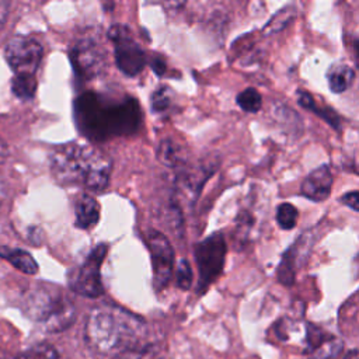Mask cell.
Segmentation results:
<instances>
[{
  "instance_id": "ba28073f",
  "label": "cell",
  "mask_w": 359,
  "mask_h": 359,
  "mask_svg": "<svg viewBox=\"0 0 359 359\" xmlns=\"http://www.w3.org/2000/svg\"><path fill=\"white\" fill-rule=\"evenodd\" d=\"M70 62L77 77L91 80L107 69V52L93 38H81L70 48Z\"/></svg>"
},
{
  "instance_id": "603a6c76",
  "label": "cell",
  "mask_w": 359,
  "mask_h": 359,
  "mask_svg": "<svg viewBox=\"0 0 359 359\" xmlns=\"http://www.w3.org/2000/svg\"><path fill=\"white\" fill-rule=\"evenodd\" d=\"M57 358H59V353L52 345L41 344L28 349L27 352L20 355L17 359H57Z\"/></svg>"
},
{
  "instance_id": "f1b7e54d",
  "label": "cell",
  "mask_w": 359,
  "mask_h": 359,
  "mask_svg": "<svg viewBox=\"0 0 359 359\" xmlns=\"http://www.w3.org/2000/svg\"><path fill=\"white\" fill-rule=\"evenodd\" d=\"M7 156H8L7 144H6V142L0 137V164H3V163L7 160Z\"/></svg>"
},
{
  "instance_id": "cb8c5ba5",
  "label": "cell",
  "mask_w": 359,
  "mask_h": 359,
  "mask_svg": "<svg viewBox=\"0 0 359 359\" xmlns=\"http://www.w3.org/2000/svg\"><path fill=\"white\" fill-rule=\"evenodd\" d=\"M192 285V269L188 259L181 258L177 265V286L182 290H188Z\"/></svg>"
},
{
  "instance_id": "30bf717a",
  "label": "cell",
  "mask_w": 359,
  "mask_h": 359,
  "mask_svg": "<svg viewBox=\"0 0 359 359\" xmlns=\"http://www.w3.org/2000/svg\"><path fill=\"white\" fill-rule=\"evenodd\" d=\"M151 257L153 283L156 290H161L170 280L174 264V250L168 238L157 230H149L144 236Z\"/></svg>"
},
{
  "instance_id": "52a82bcc",
  "label": "cell",
  "mask_w": 359,
  "mask_h": 359,
  "mask_svg": "<svg viewBox=\"0 0 359 359\" xmlns=\"http://www.w3.org/2000/svg\"><path fill=\"white\" fill-rule=\"evenodd\" d=\"M108 38L114 42L118 69L129 77L137 76L146 65V52L132 38L129 29L122 25H112L108 31Z\"/></svg>"
},
{
  "instance_id": "9a60e30c",
  "label": "cell",
  "mask_w": 359,
  "mask_h": 359,
  "mask_svg": "<svg viewBox=\"0 0 359 359\" xmlns=\"http://www.w3.org/2000/svg\"><path fill=\"white\" fill-rule=\"evenodd\" d=\"M297 102L304 109H309L313 114L318 115L321 119H324L332 129H335V130L341 129V119H339V115L337 114V111H334L332 108H330L327 105L325 107H318L310 93L299 90L297 91Z\"/></svg>"
},
{
  "instance_id": "8992f818",
  "label": "cell",
  "mask_w": 359,
  "mask_h": 359,
  "mask_svg": "<svg viewBox=\"0 0 359 359\" xmlns=\"http://www.w3.org/2000/svg\"><path fill=\"white\" fill-rule=\"evenodd\" d=\"M108 245L101 243L97 244L91 252L87 255L83 264L73 268L67 275L69 287L84 297H100L104 293V286L101 280V264L107 255Z\"/></svg>"
},
{
  "instance_id": "ffe728a7",
  "label": "cell",
  "mask_w": 359,
  "mask_h": 359,
  "mask_svg": "<svg viewBox=\"0 0 359 359\" xmlns=\"http://www.w3.org/2000/svg\"><path fill=\"white\" fill-rule=\"evenodd\" d=\"M236 102L244 112L255 114L262 107V97L258 90H255L254 87H248L237 94Z\"/></svg>"
},
{
  "instance_id": "9c48e42d",
  "label": "cell",
  "mask_w": 359,
  "mask_h": 359,
  "mask_svg": "<svg viewBox=\"0 0 359 359\" xmlns=\"http://www.w3.org/2000/svg\"><path fill=\"white\" fill-rule=\"evenodd\" d=\"M6 60L15 74H35L42 60L43 48L28 35H14L6 45Z\"/></svg>"
},
{
  "instance_id": "4316f807",
  "label": "cell",
  "mask_w": 359,
  "mask_h": 359,
  "mask_svg": "<svg viewBox=\"0 0 359 359\" xmlns=\"http://www.w3.org/2000/svg\"><path fill=\"white\" fill-rule=\"evenodd\" d=\"M150 67L153 69V72L157 74V76H163L165 73V69H167V65H165V60L160 56H153V59L150 60Z\"/></svg>"
},
{
  "instance_id": "d6986e66",
  "label": "cell",
  "mask_w": 359,
  "mask_h": 359,
  "mask_svg": "<svg viewBox=\"0 0 359 359\" xmlns=\"http://www.w3.org/2000/svg\"><path fill=\"white\" fill-rule=\"evenodd\" d=\"M36 86L35 74H15L11 81L13 94L24 101H28L35 95Z\"/></svg>"
},
{
  "instance_id": "3957f363",
  "label": "cell",
  "mask_w": 359,
  "mask_h": 359,
  "mask_svg": "<svg viewBox=\"0 0 359 359\" xmlns=\"http://www.w3.org/2000/svg\"><path fill=\"white\" fill-rule=\"evenodd\" d=\"M143 323L133 314L115 307H95L86 324V339L90 348L102 353H123L136 346Z\"/></svg>"
},
{
  "instance_id": "f546056e",
  "label": "cell",
  "mask_w": 359,
  "mask_h": 359,
  "mask_svg": "<svg viewBox=\"0 0 359 359\" xmlns=\"http://www.w3.org/2000/svg\"><path fill=\"white\" fill-rule=\"evenodd\" d=\"M339 359H358V351L356 349H351V351H348L342 358H339Z\"/></svg>"
},
{
  "instance_id": "7a4b0ae2",
  "label": "cell",
  "mask_w": 359,
  "mask_h": 359,
  "mask_svg": "<svg viewBox=\"0 0 359 359\" xmlns=\"http://www.w3.org/2000/svg\"><path fill=\"white\" fill-rule=\"evenodd\" d=\"M50 171L62 184H81L101 192L109 184L111 160L90 144L72 142L53 149L49 157Z\"/></svg>"
},
{
  "instance_id": "277c9868",
  "label": "cell",
  "mask_w": 359,
  "mask_h": 359,
  "mask_svg": "<svg viewBox=\"0 0 359 359\" xmlns=\"http://www.w3.org/2000/svg\"><path fill=\"white\" fill-rule=\"evenodd\" d=\"M24 310L49 332L66 330L76 318L74 304L57 287L46 285L36 286L27 293Z\"/></svg>"
},
{
  "instance_id": "5bb4252c",
  "label": "cell",
  "mask_w": 359,
  "mask_h": 359,
  "mask_svg": "<svg viewBox=\"0 0 359 359\" xmlns=\"http://www.w3.org/2000/svg\"><path fill=\"white\" fill-rule=\"evenodd\" d=\"M327 83L332 93L341 94L346 91L355 81V70L345 63H334L327 70Z\"/></svg>"
},
{
  "instance_id": "d4e9b609",
  "label": "cell",
  "mask_w": 359,
  "mask_h": 359,
  "mask_svg": "<svg viewBox=\"0 0 359 359\" xmlns=\"http://www.w3.org/2000/svg\"><path fill=\"white\" fill-rule=\"evenodd\" d=\"M255 223V219L254 216L251 215V212L248 210H243L238 217H237V226H238V231H243L244 234H248L251 227L254 226Z\"/></svg>"
},
{
  "instance_id": "2e32d148",
  "label": "cell",
  "mask_w": 359,
  "mask_h": 359,
  "mask_svg": "<svg viewBox=\"0 0 359 359\" xmlns=\"http://www.w3.org/2000/svg\"><path fill=\"white\" fill-rule=\"evenodd\" d=\"M157 158L160 160L161 164L174 170H178L187 164V158L182 147L175 142H172L171 139H164L160 142L157 149Z\"/></svg>"
},
{
  "instance_id": "484cf974",
  "label": "cell",
  "mask_w": 359,
  "mask_h": 359,
  "mask_svg": "<svg viewBox=\"0 0 359 359\" xmlns=\"http://www.w3.org/2000/svg\"><path fill=\"white\" fill-rule=\"evenodd\" d=\"M341 202L344 205H346L348 208H351L353 212H359V194L358 191H351V192H346L342 195L341 198Z\"/></svg>"
},
{
  "instance_id": "83f0119b",
  "label": "cell",
  "mask_w": 359,
  "mask_h": 359,
  "mask_svg": "<svg viewBox=\"0 0 359 359\" xmlns=\"http://www.w3.org/2000/svg\"><path fill=\"white\" fill-rule=\"evenodd\" d=\"M8 8H10V4H8L7 1H1V0H0V31L3 29L6 21H7Z\"/></svg>"
},
{
  "instance_id": "5b68a950",
  "label": "cell",
  "mask_w": 359,
  "mask_h": 359,
  "mask_svg": "<svg viewBox=\"0 0 359 359\" xmlns=\"http://www.w3.org/2000/svg\"><path fill=\"white\" fill-rule=\"evenodd\" d=\"M226 241L220 231H216L202 241H199L194 248V257L199 272L198 293H203L210 283H213L223 272L224 257H226Z\"/></svg>"
},
{
  "instance_id": "7c38bea8",
  "label": "cell",
  "mask_w": 359,
  "mask_h": 359,
  "mask_svg": "<svg viewBox=\"0 0 359 359\" xmlns=\"http://www.w3.org/2000/svg\"><path fill=\"white\" fill-rule=\"evenodd\" d=\"M306 241V237H299L294 244H292L282 255V259L278 265V279L280 283L289 286L294 282V275H296V265L300 264L299 258L302 257V251H303V244Z\"/></svg>"
},
{
  "instance_id": "7402d4cb",
  "label": "cell",
  "mask_w": 359,
  "mask_h": 359,
  "mask_svg": "<svg viewBox=\"0 0 359 359\" xmlns=\"http://www.w3.org/2000/svg\"><path fill=\"white\" fill-rule=\"evenodd\" d=\"M275 217H276V223L280 229L290 230L296 226L299 213H297V209L292 203L283 202L276 208Z\"/></svg>"
},
{
  "instance_id": "6da1fadb",
  "label": "cell",
  "mask_w": 359,
  "mask_h": 359,
  "mask_svg": "<svg viewBox=\"0 0 359 359\" xmlns=\"http://www.w3.org/2000/svg\"><path fill=\"white\" fill-rule=\"evenodd\" d=\"M73 109L77 129L94 142L133 135L142 123L140 105L129 95L111 98L100 93H83L74 100Z\"/></svg>"
},
{
  "instance_id": "e0dca14e",
  "label": "cell",
  "mask_w": 359,
  "mask_h": 359,
  "mask_svg": "<svg viewBox=\"0 0 359 359\" xmlns=\"http://www.w3.org/2000/svg\"><path fill=\"white\" fill-rule=\"evenodd\" d=\"M0 257L8 261L14 268L18 271L34 275L38 272V264L32 258V255L24 250H15V248H8V247H1L0 248Z\"/></svg>"
},
{
  "instance_id": "4fadbf2b",
  "label": "cell",
  "mask_w": 359,
  "mask_h": 359,
  "mask_svg": "<svg viewBox=\"0 0 359 359\" xmlns=\"http://www.w3.org/2000/svg\"><path fill=\"white\" fill-rule=\"evenodd\" d=\"M100 203L90 195H81L76 205H74V215H76V220L74 224L79 229H90L94 227L98 220H100Z\"/></svg>"
},
{
  "instance_id": "ac0fdd59",
  "label": "cell",
  "mask_w": 359,
  "mask_h": 359,
  "mask_svg": "<svg viewBox=\"0 0 359 359\" xmlns=\"http://www.w3.org/2000/svg\"><path fill=\"white\" fill-rule=\"evenodd\" d=\"M296 17V7L294 6H286L282 10H279L278 13H275L271 20L265 24V27L262 28V34L264 35H272L276 34L279 31H282L283 28H286L289 25V22H292Z\"/></svg>"
},
{
  "instance_id": "8fae6325",
  "label": "cell",
  "mask_w": 359,
  "mask_h": 359,
  "mask_svg": "<svg viewBox=\"0 0 359 359\" xmlns=\"http://www.w3.org/2000/svg\"><path fill=\"white\" fill-rule=\"evenodd\" d=\"M332 188V174L327 164L314 168L302 182V194L313 202L328 199Z\"/></svg>"
},
{
  "instance_id": "44dd1931",
  "label": "cell",
  "mask_w": 359,
  "mask_h": 359,
  "mask_svg": "<svg viewBox=\"0 0 359 359\" xmlns=\"http://www.w3.org/2000/svg\"><path fill=\"white\" fill-rule=\"evenodd\" d=\"M172 104V91L168 86H160L150 97V107L154 114H163L170 109Z\"/></svg>"
}]
</instances>
